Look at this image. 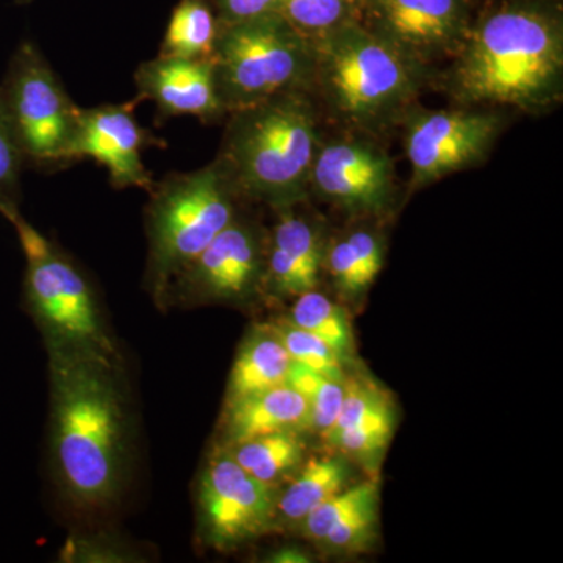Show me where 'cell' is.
Returning a JSON list of instances; mask_svg holds the SVG:
<instances>
[{
    "label": "cell",
    "mask_w": 563,
    "mask_h": 563,
    "mask_svg": "<svg viewBox=\"0 0 563 563\" xmlns=\"http://www.w3.org/2000/svg\"><path fill=\"white\" fill-rule=\"evenodd\" d=\"M503 131L492 110H439L418 113L406 135L413 187H424L483 161Z\"/></svg>",
    "instance_id": "obj_11"
},
{
    "label": "cell",
    "mask_w": 563,
    "mask_h": 563,
    "mask_svg": "<svg viewBox=\"0 0 563 563\" xmlns=\"http://www.w3.org/2000/svg\"><path fill=\"white\" fill-rule=\"evenodd\" d=\"M317 129L307 91L285 92L229 113L214 162L243 202L295 206L310 191Z\"/></svg>",
    "instance_id": "obj_3"
},
{
    "label": "cell",
    "mask_w": 563,
    "mask_h": 563,
    "mask_svg": "<svg viewBox=\"0 0 563 563\" xmlns=\"http://www.w3.org/2000/svg\"><path fill=\"white\" fill-rule=\"evenodd\" d=\"M136 103L133 99L132 102L81 109L70 158L98 162L109 172L110 184L117 190L141 188L150 192L155 180L144 165L143 152L162 143L136 121Z\"/></svg>",
    "instance_id": "obj_14"
},
{
    "label": "cell",
    "mask_w": 563,
    "mask_h": 563,
    "mask_svg": "<svg viewBox=\"0 0 563 563\" xmlns=\"http://www.w3.org/2000/svg\"><path fill=\"white\" fill-rule=\"evenodd\" d=\"M373 501H379V479L377 477L343 488L342 492L320 504L317 509L303 518L301 521L303 536L312 542L321 544L340 521Z\"/></svg>",
    "instance_id": "obj_26"
},
{
    "label": "cell",
    "mask_w": 563,
    "mask_h": 563,
    "mask_svg": "<svg viewBox=\"0 0 563 563\" xmlns=\"http://www.w3.org/2000/svg\"><path fill=\"white\" fill-rule=\"evenodd\" d=\"M2 214L16 231L24 252L25 303L47 351L68 352L120 368V350L107 329L90 280L20 209Z\"/></svg>",
    "instance_id": "obj_5"
},
{
    "label": "cell",
    "mask_w": 563,
    "mask_h": 563,
    "mask_svg": "<svg viewBox=\"0 0 563 563\" xmlns=\"http://www.w3.org/2000/svg\"><path fill=\"white\" fill-rule=\"evenodd\" d=\"M266 247L265 232L240 213L176 277L168 299L190 303L246 301L263 290Z\"/></svg>",
    "instance_id": "obj_10"
},
{
    "label": "cell",
    "mask_w": 563,
    "mask_h": 563,
    "mask_svg": "<svg viewBox=\"0 0 563 563\" xmlns=\"http://www.w3.org/2000/svg\"><path fill=\"white\" fill-rule=\"evenodd\" d=\"M49 352L52 457L63 492L80 509L120 495L128 463V412L118 366Z\"/></svg>",
    "instance_id": "obj_2"
},
{
    "label": "cell",
    "mask_w": 563,
    "mask_h": 563,
    "mask_svg": "<svg viewBox=\"0 0 563 563\" xmlns=\"http://www.w3.org/2000/svg\"><path fill=\"white\" fill-rule=\"evenodd\" d=\"M18 3H31L32 0H16Z\"/></svg>",
    "instance_id": "obj_34"
},
{
    "label": "cell",
    "mask_w": 563,
    "mask_h": 563,
    "mask_svg": "<svg viewBox=\"0 0 563 563\" xmlns=\"http://www.w3.org/2000/svg\"><path fill=\"white\" fill-rule=\"evenodd\" d=\"M451 69L459 102L537 111L559 101L563 79L562 18L536 0H514L470 24Z\"/></svg>",
    "instance_id": "obj_1"
},
{
    "label": "cell",
    "mask_w": 563,
    "mask_h": 563,
    "mask_svg": "<svg viewBox=\"0 0 563 563\" xmlns=\"http://www.w3.org/2000/svg\"><path fill=\"white\" fill-rule=\"evenodd\" d=\"M25 165L24 152L0 99V213L20 209L21 174Z\"/></svg>",
    "instance_id": "obj_29"
},
{
    "label": "cell",
    "mask_w": 563,
    "mask_h": 563,
    "mask_svg": "<svg viewBox=\"0 0 563 563\" xmlns=\"http://www.w3.org/2000/svg\"><path fill=\"white\" fill-rule=\"evenodd\" d=\"M369 29L418 65L457 52L470 27L468 0H363Z\"/></svg>",
    "instance_id": "obj_13"
},
{
    "label": "cell",
    "mask_w": 563,
    "mask_h": 563,
    "mask_svg": "<svg viewBox=\"0 0 563 563\" xmlns=\"http://www.w3.org/2000/svg\"><path fill=\"white\" fill-rule=\"evenodd\" d=\"M229 451L233 461L266 485L276 487L285 477L290 476L303 457V446L299 432H276L257 437L247 442L222 446Z\"/></svg>",
    "instance_id": "obj_21"
},
{
    "label": "cell",
    "mask_w": 563,
    "mask_h": 563,
    "mask_svg": "<svg viewBox=\"0 0 563 563\" xmlns=\"http://www.w3.org/2000/svg\"><path fill=\"white\" fill-rule=\"evenodd\" d=\"M377 510H379V501L366 504V506L355 510L328 533V537L322 540V547L328 548V550L340 551V553L357 551L366 547L374 536V528L377 525Z\"/></svg>",
    "instance_id": "obj_31"
},
{
    "label": "cell",
    "mask_w": 563,
    "mask_h": 563,
    "mask_svg": "<svg viewBox=\"0 0 563 563\" xmlns=\"http://www.w3.org/2000/svg\"><path fill=\"white\" fill-rule=\"evenodd\" d=\"M218 32L220 21L207 0H179L158 55L190 60L211 58Z\"/></svg>",
    "instance_id": "obj_22"
},
{
    "label": "cell",
    "mask_w": 563,
    "mask_h": 563,
    "mask_svg": "<svg viewBox=\"0 0 563 563\" xmlns=\"http://www.w3.org/2000/svg\"><path fill=\"white\" fill-rule=\"evenodd\" d=\"M288 321L321 339L343 363L352 361L354 335L351 322L343 307L331 301L328 296L317 290L298 296Z\"/></svg>",
    "instance_id": "obj_23"
},
{
    "label": "cell",
    "mask_w": 563,
    "mask_h": 563,
    "mask_svg": "<svg viewBox=\"0 0 563 563\" xmlns=\"http://www.w3.org/2000/svg\"><path fill=\"white\" fill-rule=\"evenodd\" d=\"M393 429H395V420H384L331 432L322 439L340 453L355 459H372L387 448Z\"/></svg>",
    "instance_id": "obj_30"
},
{
    "label": "cell",
    "mask_w": 563,
    "mask_h": 563,
    "mask_svg": "<svg viewBox=\"0 0 563 563\" xmlns=\"http://www.w3.org/2000/svg\"><path fill=\"white\" fill-rule=\"evenodd\" d=\"M383 240L372 231H354L325 246L324 265L340 292L363 295L383 272Z\"/></svg>",
    "instance_id": "obj_19"
},
{
    "label": "cell",
    "mask_w": 563,
    "mask_h": 563,
    "mask_svg": "<svg viewBox=\"0 0 563 563\" xmlns=\"http://www.w3.org/2000/svg\"><path fill=\"white\" fill-rule=\"evenodd\" d=\"M350 468L340 459H312L277 495L276 523H299L320 504L346 488Z\"/></svg>",
    "instance_id": "obj_20"
},
{
    "label": "cell",
    "mask_w": 563,
    "mask_h": 563,
    "mask_svg": "<svg viewBox=\"0 0 563 563\" xmlns=\"http://www.w3.org/2000/svg\"><path fill=\"white\" fill-rule=\"evenodd\" d=\"M310 190L351 213H384L395 198V168L391 158L369 141L335 140L320 144Z\"/></svg>",
    "instance_id": "obj_12"
},
{
    "label": "cell",
    "mask_w": 563,
    "mask_h": 563,
    "mask_svg": "<svg viewBox=\"0 0 563 563\" xmlns=\"http://www.w3.org/2000/svg\"><path fill=\"white\" fill-rule=\"evenodd\" d=\"M214 81L225 113L291 91H309L312 41L280 16L220 24L213 54Z\"/></svg>",
    "instance_id": "obj_7"
},
{
    "label": "cell",
    "mask_w": 563,
    "mask_h": 563,
    "mask_svg": "<svg viewBox=\"0 0 563 563\" xmlns=\"http://www.w3.org/2000/svg\"><path fill=\"white\" fill-rule=\"evenodd\" d=\"M363 0H279L277 13L309 40L361 20Z\"/></svg>",
    "instance_id": "obj_24"
},
{
    "label": "cell",
    "mask_w": 563,
    "mask_h": 563,
    "mask_svg": "<svg viewBox=\"0 0 563 563\" xmlns=\"http://www.w3.org/2000/svg\"><path fill=\"white\" fill-rule=\"evenodd\" d=\"M295 206L276 209L279 217L266 247L263 290L279 298H298L317 290L328 246L320 225L298 213Z\"/></svg>",
    "instance_id": "obj_16"
},
{
    "label": "cell",
    "mask_w": 563,
    "mask_h": 563,
    "mask_svg": "<svg viewBox=\"0 0 563 563\" xmlns=\"http://www.w3.org/2000/svg\"><path fill=\"white\" fill-rule=\"evenodd\" d=\"M310 41V88H320L333 113L352 128H383L402 114L420 92L421 65L362 18Z\"/></svg>",
    "instance_id": "obj_4"
},
{
    "label": "cell",
    "mask_w": 563,
    "mask_h": 563,
    "mask_svg": "<svg viewBox=\"0 0 563 563\" xmlns=\"http://www.w3.org/2000/svg\"><path fill=\"white\" fill-rule=\"evenodd\" d=\"M269 562L276 563H303L309 562V555L302 553L298 548H284V550L276 551L269 555Z\"/></svg>",
    "instance_id": "obj_33"
},
{
    "label": "cell",
    "mask_w": 563,
    "mask_h": 563,
    "mask_svg": "<svg viewBox=\"0 0 563 563\" xmlns=\"http://www.w3.org/2000/svg\"><path fill=\"white\" fill-rule=\"evenodd\" d=\"M384 420H395V412H393L390 398L385 395L383 388L369 380L346 379L342 409L332 428L324 435Z\"/></svg>",
    "instance_id": "obj_27"
},
{
    "label": "cell",
    "mask_w": 563,
    "mask_h": 563,
    "mask_svg": "<svg viewBox=\"0 0 563 563\" xmlns=\"http://www.w3.org/2000/svg\"><path fill=\"white\" fill-rule=\"evenodd\" d=\"M285 384L301 393L310 407V429L324 435L332 428L344 398V383L291 362Z\"/></svg>",
    "instance_id": "obj_25"
},
{
    "label": "cell",
    "mask_w": 563,
    "mask_h": 563,
    "mask_svg": "<svg viewBox=\"0 0 563 563\" xmlns=\"http://www.w3.org/2000/svg\"><path fill=\"white\" fill-rule=\"evenodd\" d=\"M303 429H310L309 402L287 384L228 402L222 421L224 446L268 433L301 432Z\"/></svg>",
    "instance_id": "obj_17"
},
{
    "label": "cell",
    "mask_w": 563,
    "mask_h": 563,
    "mask_svg": "<svg viewBox=\"0 0 563 563\" xmlns=\"http://www.w3.org/2000/svg\"><path fill=\"white\" fill-rule=\"evenodd\" d=\"M291 362L290 354L272 324L255 329L233 362L228 402L285 384Z\"/></svg>",
    "instance_id": "obj_18"
},
{
    "label": "cell",
    "mask_w": 563,
    "mask_h": 563,
    "mask_svg": "<svg viewBox=\"0 0 563 563\" xmlns=\"http://www.w3.org/2000/svg\"><path fill=\"white\" fill-rule=\"evenodd\" d=\"M198 501L203 540L217 550H232L276 526V487L244 472L225 448L203 468Z\"/></svg>",
    "instance_id": "obj_9"
},
{
    "label": "cell",
    "mask_w": 563,
    "mask_h": 563,
    "mask_svg": "<svg viewBox=\"0 0 563 563\" xmlns=\"http://www.w3.org/2000/svg\"><path fill=\"white\" fill-rule=\"evenodd\" d=\"M136 102L155 103L161 120L191 117L206 124L228 118L218 96L211 58H190L157 55L141 63L133 76Z\"/></svg>",
    "instance_id": "obj_15"
},
{
    "label": "cell",
    "mask_w": 563,
    "mask_h": 563,
    "mask_svg": "<svg viewBox=\"0 0 563 563\" xmlns=\"http://www.w3.org/2000/svg\"><path fill=\"white\" fill-rule=\"evenodd\" d=\"M242 202L214 161L155 181L144 211L146 280L155 301L168 299L176 277L239 217Z\"/></svg>",
    "instance_id": "obj_6"
},
{
    "label": "cell",
    "mask_w": 563,
    "mask_h": 563,
    "mask_svg": "<svg viewBox=\"0 0 563 563\" xmlns=\"http://www.w3.org/2000/svg\"><path fill=\"white\" fill-rule=\"evenodd\" d=\"M272 325L284 343L285 350L290 354L292 362L340 380V383L346 380L342 358L317 335L303 331L290 321H279Z\"/></svg>",
    "instance_id": "obj_28"
},
{
    "label": "cell",
    "mask_w": 563,
    "mask_h": 563,
    "mask_svg": "<svg viewBox=\"0 0 563 563\" xmlns=\"http://www.w3.org/2000/svg\"><path fill=\"white\" fill-rule=\"evenodd\" d=\"M220 24H232L263 16V14L277 13L279 0H207Z\"/></svg>",
    "instance_id": "obj_32"
},
{
    "label": "cell",
    "mask_w": 563,
    "mask_h": 563,
    "mask_svg": "<svg viewBox=\"0 0 563 563\" xmlns=\"http://www.w3.org/2000/svg\"><path fill=\"white\" fill-rule=\"evenodd\" d=\"M0 99L16 132L25 162L40 168H65L73 162L80 107L43 52L25 41L7 69Z\"/></svg>",
    "instance_id": "obj_8"
}]
</instances>
